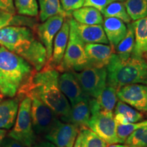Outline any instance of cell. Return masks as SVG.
<instances>
[{
  "mask_svg": "<svg viewBox=\"0 0 147 147\" xmlns=\"http://www.w3.org/2000/svg\"><path fill=\"white\" fill-rule=\"evenodd\" d=\"M84 50L89 67H106L109 63L112 55L115 53L111 45L105 44H87Z\"/></svg>",
  "mask_w": 147,
  "mask_h": 147,
  "instance_id": "cell-15",
  "label": "cell"
},
{
  "mask_svg": "<svg viewBox=\"0 0 147 147\" xmlns=\"http://www.w3.org/2000/svg\"><path fill=\"white\" fill-rule=\"evenodd\" d=\"M18 88L16 85L10 81L0 71V93L4 96L13 97L17 93Z\"/></svg>",
  "mask_w": 147,
  "mask_h": 147,
  "instance_id": "cell-32",
  "label": "cell"
},
{
  "mask_svg": "<svg viewBox=\"0 0 147 147\" xmlns=\"http://www.w3.org/2000/svg\"><path fill=\"white\" fill-rule=\"evenodd\" d=\"M124 144L128 147H147V125L132 132Z\"/></svg>",
  "mask_w": 147,
  "mask_h": 147,
  "instance_id": "cell-29",
  "label": "cell"
},
{
  "mask_svg": "<svg viewBox=\"0 0 147 147\" xmlns=\"http://www.w3.org/2000/svg\"><path fill=\"white\" fill-rule=\"evenodd\" d=\"M117 102V89L112 86L106 84L101 94L97 98H89L90 113L91 114L99 111L113 113Z\"/></svg>",
  "mask_w": 147,
  "mask_h": 147,
  "instance_id": "cell-17",
  "label": "cell"
},
{
  "mask_svg": "<svg viewBox=\"0 0 147 147\" xmlns=\"http://www.w3.org/2000/svg\"><path fill=\"white\" fill-rule=\"evenodd\" d=\"M71 16H73L76 22L84 25H102L104 22V18L100 11L93 7L82 6L74 10Z\"/></svg>",
  "mask_w": 147,
  "mask_h": 147,
  "instance_id": "cell-23",
  "label": "cell"
},
{
  "mask_svg": "<svg viewBox=\"0 0 147 147\" xmlns=\"http://www.w3.org/2000/svg\"><path fill=\"white\" fill-rule=\"evenodd\" d=\"M103 28L108 42L115 49L125 36L127 30L123 21L114 17L105 18L103 22Z\"/></svg>",
  "mask_w": 147,
  "mask_h": 147,
  "instance_id": "cell-18",
  "label": "cell"
},
{
  "mask_svg": "<svg viewBox=\"0 0 147 147\" xmlns=\"http://www.w3.org/2000/svg\"><path fill=\"white\" fill-rule=\"evenodd\" d=\"M107 147H128L126 144H111L110 146H108Z\"/></svg>",
  "mask_w": 147,
  "mask_h": 147,
  "instance_id": "cell-41",
  "label": "cell"
},
{
  "mask_svg": "<svg viewBox=\"0 0 147 147\" xmlns=\"http://www.w3.org/2000/svg\"><path fill=\"white\" fill-rule=\"evenodd\" d=\"M124 5L131 21L147 16V0H126Z\"/></svg>",
  "mask_w": 147,
  "mask_h": 147,
  "instance_id": "cell-27",
  "label": "cell"
},
{
  "mask_svg": "<svg viewBox=\"0 0 147 147\" xmlns=\"http://www.w3.org/2000/svg\"><path fill=\"white\" fill-rule=\"evenodd\" d=\"M62 8L66 14V17L71 16L74 10L82 8L85 0H61Z\"/></svg>",
  "mask_w": 147,
  "mask_h": 147,
  "instance_id": "cell-33",
  "label": "cell"
},
{
  "mask_svg": "<svg viewBox=\"0 0 147 147\" xmlns=\"http://www.w3.org/2000/svg\"><path fill=\"white\" fill-rule=\"evenodd\" d=\"M85 44L79 38L69 25V35L63 58L56 69L59 72L80 71L89 67L84 50Z\"/></svg>",
  "mask_w": 147,
  "mask_h": 147,
  "instance_id": "cell-4",
  "label": "cell"
},
{
  "mask_svg": "<svg viewBox=\"0 0 147 147\" xmlns=\"http://www.w3.org/2000/svg\"><path fill=\"white\" fill-rule=\"evenodd\" d=\"M59 85L61 91L69 101L71 106L84 99L90 98L84 94L72 71H64L59 75Z\"/></svg>",
  "mask_w": 147,
  "mask_h": 147,
  "instance_id": "cell-14",
  "label": "cell"
},
{
  "mask_svg": "<svg viewBox=\"0 0 147 147\" xmlns=\"http://www.w3.org/2000/svg\"><path fill=\"white\" fill-rule=\"evenodd\" d=\"M144 55H145V57H146V60H147V52L145 53Z\"/></svg>",
  "mask_w": 147,
  "mask_h": 147,
  "instance_id": "cell-44",
  "label": "cell"
},
{
  "mask_svg": "<svg viewBox=\"0 0 147 147\" xmlns=\"http://www.w3.org/2000/svg\"><path fill=\"white\" fill-rule=\"evenodd\" d=\"M114 1L115 0H85L83 6L93 7L102 12L107 5Z\"/></svg>",
  "mask_w": 147,
  "mask_h": 147,
  "instance_id": "cell-34",
  "label": "cell"
},
{
  "mask_svg": "<svg viewBox=\"0 0 147 147\" xmlns=\"http://www.w3.org/2000/svg\"><path fill=\"white\" fill-rule=\"evenodd\" d=\"M0 147H25L24 145L11 137L5 138Z\"/></svg>",
  "mask_w": 147,
  "mask_h": 147,
  "instance_id": "cell-37",
  "label": "cell"
},
{
  "mask_svg": "<svg viewBox=\"0 0 147 147\" xmlns=\"http://www.w3.org/2000/svg\"><path fill=\"white\" fill-rule=\"evenodd\" d=\"M89 99H84L71 106L69 123L78 127L79 129L89 127L90 113Z\"/></svg>",
  "mask_w": 147,
  "mask_h": 147,
  "instance_id": "cell-22",
  "label": "cell"
},
{
  "mask_svg": "<svg viewBox=\"0 0 147 147\" xmlns=\"http://www.w3.org/2000/svg\"><path fill=\"white\" fill-rule=\"evenodd\" d=\"M38 1L40 5V19L42 22L55 15H63L66 17L59 0H38Z\"/></svg>",
  "mask_w": 147,
  "mask_h": 147,
  "instance_id": "cell-25",
  "label": "cell"
},
{
  "mask_svg": "<svg viewBox=\"0 0 147 147\" xmlns=\"http://www.w3.org/2000/svg\"><path fill=\"white\" fill-rule=\"evenodd\" d=\"M106 68L107 84L117 90L127 84H147V61L143 57L131 55L121 59L114 53Z\"/></svg>",
  "mask_w": 147,
  "mask_h": 147,
  "instance_id": "cell-2",
  "label": "cell"
},
{
  "mask_svg": "<svg viewBox=\"0 0 147 147\" xmlns=\"http://www.w3.org/2000/svg\"><path fill=\"white\" fill-rule=\"evenodd\" d=\"M66 17L63 15H55L47 18L40 25H37L35 30L40 41L43 44L47 53V62L52 56L53 41Z\"/></svg>",
  "mask_w": 147,
  "mask_h": 147,
  "instance_id": "cell-10",
  "label": "cell"
},
{
  "mask_svg": "<svg viewBox=\"0 0 147 147\" xmlns=\"http://www.w3.org/2000/svg\"><path fill=\"white\" fill-rule=\"evenodd\" d=\"M0 9L15 14V7L12 0H0Z\"/></svg>",
  "mask_w": 147,
  "mask_h": 147,
  "instance_id": "cell-36",
  "label": "cell"
},
{
  "mask_svg": "<svg viewBox=\"0 0 147 147\" xmlns=\"http://www.w3.org/2000/svg\"><path fill=\"white\" fill-rule=\"evenodd\" d=\"M5 135H6V131L5 129H0V146H1V142L5 138Z\"/></svg>",
  "mask_w": 147,
  "mask_h": 147,
  "instance_id": "cell-40",
  "label": "cell"
},
{
  "mask_svg": "<svg viewBox=\"0 0 147 147\" xmlns=\"http://www.w3.org/2000/svg\"><path fill=\"white\" fill-rule=\"evenodd\" d=\"M34 71L26 60L0 45V71L18 88L30 78Z\"/></svg>",
  "mask_w": 147,
  "mask_h": 147,
  "instance_id": "cell-3",
  "label": "cell"
},
{
  "mask_svg": "<svg viewBox=\"0 0 147 147\" xmlns=\"http://www.w3.org/2000/svg\"><path fill=\"white\" fill-rule=\"evenodd\" d=\"M32 100L31 116L33 128L36 134H47L60 120L49 106L34 94L27 95Z\"/></svg>",
  "mask_w": 147,
  "mask_h": 147,
  "instance_id": "cell-8",
  "label": "cell"
},
{
  "mask_svg": "<svg viewBox=\"0 0 147 147\" xmlns=\"http://www.w3.org/2000/svg\"><path fill=\"white\" fill-rule=\"evenodd\" d=\"M127 30L124 38L115 48V52L121 59H127L131 57L135 44V35L133 23H128Z\"/></svg>",
  "mask_w": 147,
  "mask_h": 147,
  "instance_id": "cell-24",
  "label": "cell"
},
{
  "mask_svg": "<svg viewBox=\"0 0 147 147\" xmlns=\"http://www.w3.org/2000/svg\"><path fill=\"white\" fill-rule=\"evenodd\" d=\"M14 14L0 9V29L12 25Z\"/></svg>",
  "mask_w": 147,
  "mask_h": 147,
  "instance_id": "cell-35",
  "label": "cell"
},
{
  "mask_svg": "<svg viewBox=\"0 0 147 147\" xmlns=\"http://www.w3.org/2000/svg\"><path fill=\"white\" fill-rule=\"evenodd\" d=\"M59 72L46 64L39 71H34L28 80L18 88L20 100L29 94L39 97L63 122L69 123L71 105L59 85Z\"/></svg>",
  "mask_w": 147,
  "mask_h": 147,
  "instance_id": "cell-1",
  "label": "cell"
},
{
  "mask_svg": "<svg viewBox=\"0 0 147 147\" xmlns=\"http://www.w3.org/2000/svg\"><path fill=\"white\" fill-rule=\"evenodd\" d=\"M69 25L77 36L85 45L87 44H109L102 25H84L75 21L71 16L67 17Z\"/></svg>",
  "mask_w": 147,
  "mask_h": 147,
  "instance_id": "cell-13",
  "label": "cell"
},
{
  "mask_svg": "<svg viewBox=\"0 0 147 147\" xmlns=\"http://www.w3.org/2000/svg\"><path fill=\"white\" fill-rule=\"evenodd\" d=\"M66 17L61 28L55 36L53 45L52 56L47 62V65L56 69L63 59L65 54L69 35V24L68 18Z\"/></svg>",
  "mask_w": 147,
  "mask_h": 147,
  "instance_id": "cell-16",
  "label": "cell"
},
{
  "mask_svg": "<svg viewBox=\"0 0 147 147\" xmlns=\"http://www.w3.org/2000/svg\"><path fill=\"white\" fill-rule=\"evenodd\" d=\"M14 7L18 13L22 15L37 16L38 3L37 0H14Z\"/></svg>",
  "mask_w": 147,
  "mask_h": 147,
  "instance_id": "cell-30",
  "label": "cell"
},
{
  "mask_svg": "<svg viewBox=\"0 0 147 147\" xmlns=\"http://www.w3.org/2000/svg\"><path fill=\"white\" fill-rule=\"evenodd\" d=\"M89 127L108 145L119 144L117 123L113 113L99 111L91 113Z\"/></svg>",
  "mask_w": 147,
  "mask_h": 147,
  "instance_id": "cell-9",
  "label": "cell"
},
{
  "mask_svg": "<svg viewBox=\"0 0 147 147\" xmlns=\"http://www.w3.org/2000/svg\"><path fill=\"white\" fill-rule=\"evenodd\" d=\"M79 131L75 125L59 121L45 137L56 147H73Z\"/></svg>",
  "mask_w": 147,
  "mask_h": 147,
  "instance_id": "cell-12",
  "label": "cell"
},
{
  "mask_svg": "<svg viewBox=\"0 0 147 147\" xmlns=\"http://www.w3.org/2000/svg\"><path fill=\"white\" fill-rule=\"evenodd\" d=\"M32 147H56L55 144H53L51 142H42L38 143V144H35Z\"/></svg>",
  "mask_w": 147,
  "mask_h": 147,
  "instance_id": "cell-38",
  "label": "cell"
},
{
  "mask_svg": "<svg viewBox=\"0 0 147 147\" xmlns=\"http://www.w3.org/2000/svg\"><path fill=\"white\" fill-rule=\"evenodd\" d=\"M147 125V121H138L136 123H131L127 124H120L117 123V134L121 144H124L127 138L134 132L135 130L143 126Z\"/></svg>",
  "mask_w": 147,
  "mask_h": 147,
  "instance_id": "cell-31",
  "label": "cell"
},
{
  "mask_svg": "<svg viewBox=\"0 0 147 147\" xmlns=\"http://www.w3.org/2000/svg\"><path fill=\"white\" fill-rule=\"evenodd\" d=\"M73 147H81V136H80V133L78 134V136L76 138Z\"/></svg>",
  "mask_w": 147,
  "mask_h": 147,
  "instance_id": "cell-39",
  "label": "cell"
},
{
  "mask_svg": "<svg viewBox=\"0 0 147 147\" xmlns=\"http://www.w3.org/2000/svg\"><path fill=\"white\" fill-rule=\"evenodd\" d=\"M114 118L116 123L127 124L140 121L144 118V116L131 106L119 101L115 106Z\"/></svg>",
  "mask_w": 147,
  "mask_h": 147,
  "instance_id": "cell-21",
  "label": "cell"
},
{
  "mask_svg": "<svg viewBox=\"0 0 147 147\" xmlns=\"http://www.w3.org/2000/svg\"><path fill=\"white\" fill-rule=\"evenodd\" d=\"M84 94L90 98H97L107 84L106 67H88L80 71H72Z\"/></svg>",
  "mask_w": 147,
  "mask_h": 147,
  "instance_id": "cell-7",
  "label": "cell"
},
{
  "mask_svg": "<svg viewBox=\"0 0 147 147\" xmlns=\"http://www.w3.org/2000/svg\"><path fill=\"white\" fill-rule=\"evenodd\" d=\"M116 1H121V2H124V1H125L126 0H116Z\"/></svg>",
  "mask_w": 147,
  "mask_h": 147,
  "instance_id": "cell-43",
  "label": "cell"
},
{
  "mask_svg": "<svg viewBox=\"0 0 147 147\" xmlns=\"http://www.w3.org/2000/svg\"><path fill=\"white\" fill-rule=\"evenodd\" d=\"M36 40L34 33L25 26H8L0 29V45L21 57Z\"/></svg>",
  "mask_w": 147,
  "mask_h": 147,
  "instance_id": "cell-5",
  "label": "cell"
},
{
  "mask_svg": "<svg viewBox=\"0 0 147 147\" xmlns=\"http://www.w3.org/2000/svg\"><path fill=\"white\" fill-rule=\"evenodd\" d=\"M3 98V96H2V94H1V93H0V102H1V100H2Z\"/></svg>",
  "mask_w": 147,
  "mask_h": 147,
  "instance_id": "cell-42",
  "label": "cell"
},
{
  "mask_svg": "<svg viewBox=\"0 0 147 147\" xmlns=\"http://www.w3.org/2000/svg\"><path fill=\"white\" fill-rule=\"evenodd\" d=\"M117 96L137 110L147 112V84H131L117 90Z\"/></svg>",
  "mask_w": 147,
  "mask_h": 147,
  "instance_id": "cell-11",
  "label": "cell"
},
{
  "mask_svg": "<svg viewBox=\"0 0 147 147\" xmlns=\"http://www.w3.org/2000/svg\"><path fill=\"white\" fill-rule=\"evenodd\" d=\"M135 44L132 55L142 57L147 52V16L133 23Z\"/></svg>",
  "mask_w": 147,
  "mask_h": 147,
  "instance_id": "cell-20",
  "label": "cell"
},
{
  "mask_svg": "<svg viewBox=\"0 0 147 147\" xmlns=\"http://www.w3.org/2000/svg\"><path fill=\"white\" fill-rule=\"evenodd\" d=\"M81 147H107L108 144L89 127L80 129Z\"/></svg>",
  "mask_w": 147,
  "mask_h": 147,
  "instance_id": "cell-28",
  "label": "cell"
},
{
  "mask_svg": "<svg viewBox=\"0 0 147 147\" xmlns=\"http://www.w3.org/2000/svg\"><path fill=\"white\" fill-rule=\"evenodd\" d=\"M31 106L32 100L30 97L25 96L21 99L16 123L9 133V137L18 141L25 147L34 146L36 140L31 116Z\"/></svg>",
  "mask_w": 147,
  "mask_h": 147,
  "instance_id": "cell-6",
  "label": "cell"
},
{
  "mask_svg": "<svg viewBox=\"0 0 147 147\" xmlns=\"http://www.w3.org/2000/svg\"><path fill=\"white\" fill-rule=\"evenodd\" d=\"M101 13L102 15L108 17H114L119 18L125 23H130L131 19L128 15L124 3L119 1H114L107 5Z\"/></svg>",
  "mask_w": 147,
  "mask_h": 147,
  "instance_id": "cell-26",
  "label": "cell"
},
{
  "mask_svg": "<svg viewBox=\"0 0 147 147\" xmlns=\"http://www.w3.org/2000/svg\"><path fill=\"white\" fill-rule=\"evenodd\" d=\"M20 98L0 102V129H9L13 126L19 106Z\"/></svg>",
  "mask_w": 147,
  "mask_h": 147,
  "instance_id": "cell-19",
  "label": "cell"
}]
</instances>
